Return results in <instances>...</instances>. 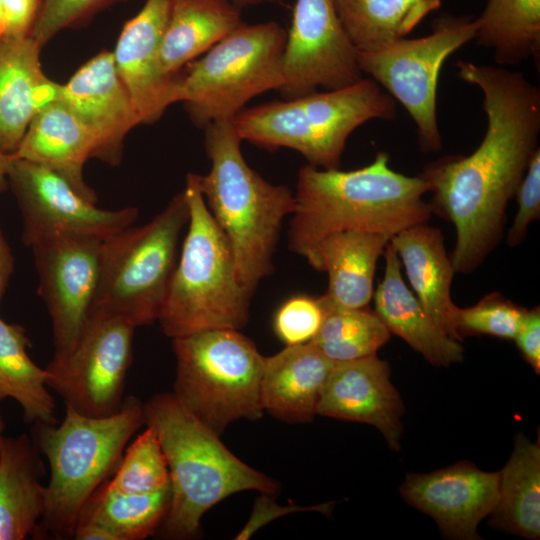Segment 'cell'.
Instances as JSON below:
<instances>
[{"instance_id":"cell-1","label":"cell","mask_w":540,"mask_h":540,"mask_svg":"<svg viewBox=\"0 0 540 540\" xmlns=\"http://www.w3.org/2000/svg\"><path fill=\"white\" fill-rule=\"evenodd\" d=\"M455 66L484 95L486 131L470 155L443 156L419 175L432 193L431 212L454 225L456 273H470L499 243L508 203L539 148L540 88L502 67L463 60Z\"/></svg>"},{"instance_id":"cell-2","label":"cell","mask_w":540,"mask_h":540,"mask_svg":"<svg viewBox=\"0 0 540 540\" xmlns=\"http://www.w3.org/2000/svg\"><path fill=\"white\" fill-rule=\"evenodd\" d=\"M428 183L389 166L380 151L359 169H322L310 164L298 173L289 249L306 257L324 237L341 231H367L392 237L432 214L423 196Z\"/></svg>"},{"instance_id":"cell-3","label":"cell","mask_w":540,"mask_h":540,"mask_svg":"<svg viewBox=\"0 0 540 540\" xmlns=\"http://www.w3.org/2000/svg\"><path fill=\"white\" fill-rule=\"evenodd\" d=\"M144 412L169 469L171 503L157 531L163 538H195L203 515L235 493L278 492L274 479L236 457L172 392L155 394L144 404Z\"/></svg>"},{"instance_id":"cell-4","label":"cell","mask_w":540,"mask_h":540,"mask_svg":"<svg viewBox=\"0 0 540 540\" xmlns=\"http://www.w3.org/2000/svg\"><path fill=\"white\" fill-rule=\"evenodd\" d=\"M205 150L211 161L198 184L215 222L233 253L242 286L255 289L273 271V256L283 219L295 210L294 194L266 181L245 161L242 139L232 120L204 127Z\"/></svg>"},{"instance_id":"cell-5","label":"cell","mask_w":540,"mask_h":540,"mask_svg":"<svg viewBox=\"0 0 540 540\" xmlns=\"http://www.w3.org/2000/svg\"><path fill=\"white\" fill-rule=\"evenodd\" d=\"M145 424L144 403L127 396L108 416L81 414L65 405L57 425L33 424L32 441L45 455L50 478L35 539H73L80 514L95 491L114 473L132 436Z\"/></svg>"},{"instance_id":"cell-6","label":"cell","mask_w":540,"mask_h":540,"mask_svg":"<svg viewBox=\"0 0 540 540\" xmlns=\"http://www.w3.org/2000/svg\"><path fill=\"white\" fill-rule=\"evenodd\" d=\"M188 231L158 321L172 339L212 329L243 328L252 297L238 279L230 245L212 217L197 174L183 190Z\"/></svg>"},{"instance_id":"cell-7","label":"cell","mask_w":540,"mask_h":540,"mask_svg":"<svg viewBox=\"0 0 540 540\" xmlns=\"http://www.w3.org/2000/svg\"><path fill=\"white\" fill-rule=\"evenodd\" d=\"M397 102L374 80L244 108L232 119L242 140L267 149L286 147L308 164L339 169L348 137L373 119L393 120Z\"/></svg>"},{"instance_id":"cell-8","label":"cell","mask_w":540,"mask_h":540,"mask_svg":"<svg viewBox=\"0 0 540 540\" xmlns=\"http://www.w3.org/2000/svg\"><path fill=\"white\" fill-rule=\"evenodd\" d=\"M176 357L173 394L221 436L240 419L257 420L264 408L265 356L236 329H212L172 339Z\"/></svg>"},{"instance_id":"cell-9","label":"cell","mask_w":540,"mask_h":540,"mask_svg":"<svg viewBox=\"0 0 540 540\" xmlns=\"http://www.w3.org/2000/svg\"><path fill=\"white\" fill-rule=\"evenodd\" d=\"M189 220L184 192L151 221L102 240L93 310L118 315L136 328L158 320L178 260V243Z\"/></svg>"},{"instance_id":"cell-10","label":"cell","mask_w":540,"mask_h":540,"mask_svg":"<svg viewBox=\"0 0 540 540\" xmlns=\"http://www.w3.org/2000/svg\"><path fill=\"white\" fill-rule=\"evenodd\" d=\"M286 31L241 23L179 75L174 100L199 127L232 120L252 98L284 85Z\"/></svg>"},{"instance_id":"cell-11","label":"cell","mask_w":540,"mask_h":540,"mask_svg":"<svg viewBox=\"0 0 540 540\" xmlns=\"http://www.w3.org/2000/svg\"><path fill=\"white\" fill-rule=\"evenodd\" d=\"M476 19L445 14L422 37H404L372 51H357L358 65L412 118L423 152H437L443 140L437 119V87L446 59L474 39Z\"/></svg>"},{"instance_id":"cell-12","label":"cell","mask_w":540,"mask_h":540,"mask_svg":"<svg viewBox=\"0 0 540 540\" xmlns=\"http://www.w3.org/2000/svg\"><path fill=\"white\" fill-rule=\"evenodd\" d=\"M135 326L108 312L92 311L74 346L54 355L47 386L75 411L94 417L117 412L133 356Z\"/></svg>"},{"instance_id":"cell-13","label":"cell","mask_w":540,"mask_h":540,"mask_svg":"<svg viewBox=\"0 0 540 540\" xmlns=\"http://www.w3.org/2000/svg\"><path fill=\"white\" fill-rule=\"evenodd\" d=\"M10 157L8 186L22 214L21 239L27 247L57 233L104 239L131 226L138 217L135 207L100 209L54 171Z\"/></svg>"},{"instance_id":"cell-14","label":"cell","mask_w":540,"mask_h":540,"mask_svg":"<svg viewBox=\"0 0 540 540\" xmlns=\"http://www.w3.org/2000/svg\"><path fill=\"white\" fill-rule=\"evenodd\" d=\"M102 240L57 233L34 243L38 294L48 310L54 355L67 353L82 333L94 306Z\"/></svg>"},{"instance_id":"cell-15","label":"cell","mask_w":540,"mask_h":540,"mask_svg":"<svg viewBox=\"0 0 540 540\" xmlns=\"http://www.w3.org/2000/svg\"><path fill=\"white\" fill-rule=\"evenodd\" d=\"M283 70L280 92L286 99L342 88L362 78L357 49L343 28L336 0H295Z\"/></svg>"},{"instance_id":"cell-16","label":"cell","mask_w":540,"mask_h":540,"mask_svg":"<svg viewBox=\"0 0 540 540\" xmlns=\"http://www.w3.org/2000/svg\"><path fill=\"white\" fill-rule=\"evenodd\" d=\"M499 476V471L461 461L430 473H409L399 491L409 505L430 515L444 536L478 540V525L498 500Z\"/></svg>"},{"instance_id":"cell-17","label":"cell","mask_w":540,"mask_h":540,"mask_svg":"<svg viewBox=\"0 0 540 540\" xmlns=\"http://www.w3.org/2000/svg\"><path fill=\"white\" fill-rule=\"evenodd\" d=\"M57 97L92 132L94 157L117 165L128 132L141 124L139 113L116 70L113 53L103 51L82 65Z\"/></svg>"},{"instance_id":"cell-18","label":"cell","mask_w":540,"mask_h":540,"mask_svg":"<svg viewBox=\"0 0 540 540\" xmlns=\"http://www.w3.org/2000/svg\"><path fill=\"white\" fill-rule=\"evenodd\" d=\"M404 405L390 381L386 361L376 354L335 362L318 400L316 414L376 427L392 450H399Z\"/></svg>"},{"instance_id":"cell-19","label":"cell","mask_w":540,"mask_h":540,"mask_svg":"<svg viewBox=\"0 0 540 540\" xmlns=\"http://www.w3.org/2000/svg\"><path fill=\"white\" fill-rule=\"evenodd\" d=\"M172 0H146L126 24L113 53L116 70L125 85L141 122L151 124L175 103L178 76L163 74L160 50Z\"/></svg>"},{"instance_id":"cell-20","label":"cell","mask_w":540,"mask_h":540,"mask_svg":"<svg viewBox=\"0 0 540 540\" xmlns=\"http://www.w3.org/2000/svg\"><path fill=\"white\" fill-rule=\"evenodd\" d=\"M39 44L29 35L0 37V150L11 155L36 112L58 95L41 68Z\"/></svg>"},{"instance_id":"cell-21","label":"cell","mask_w":540,"mask_h":540,"mask_svg":"<svg viewBox=\"0 0 540 540\" xmlns=\"http://www.w3.org/2000/svg\"><path fill=\"white\" fill-rule=\"evenodd\" d=\"M96 147L92 132L56 97L36 112L11 156L54 171L96 203L97 196L83 177L84 164L94 157Z\"/></svg>"},{"instance_id":"cell-22","label":"cell","mask_w":540,"mask_h":540,"mask_svg":"<svg viewBox=\"0 0 540 540\" xmlns=\"http://www.w3.org/2000/svg\"><path fill=\"white\" fill-rule=\"evenodd\" d=\"M385 270L373 293L374 312L390 333L402 338L434 366L462 362L464 348L431 319L401 275V262L389 242L383 252Z\"/></svg>"},{"instance_id":"cell-23","label":"cell","mask_w":540,"mask_h":540,"mask_svg":"<svg viewBox=\"0 0 540 540\" xmlns=\"http://www.w3.org/2000/svg\"><path fill=\"white\" fill-rule=\"evenodd\" d=\"M334 364L311 341L285 346L265 357L261 383L264 411L288 423L312 421Z\"/></svg>"},{"instance_id":"cell-24","label":"cell","mask_w":540,"mask_h":540,"mask_svg":"<svg viewBox=\"0 0 540 540\" xmlns=\"http://www.w3.org/2000/svg\"><path fill=\"white\" fill-rule=\"evenodd\" d=\"M391 237L367 231H341L324 237L305 257L317 271L328 274L325 295L339 305L367 307L379 257Z\"/></svg>"},{"instance_id":"cell-25","label":"cell","mask_w":540,"mask_h":540,"mask_svg":"<svg viewBox=\"0 0 540 540\" xmlns=\"http://www.w3.org/2000/svg\"><path fill=\"white\" fill-rule=\"evenodd\" d=\"M44 474L32 438L0 436V540L33 536L45 509Z\"/></svg>"},{"instance_id":"cell-26","label":"cell","mask_w":540,"mask_h":540,"mask_svg":"<svg viewBox=\"0 0 540 540\" xmlns=\"http://www.w3.org/2000/svg\"><path fill=\"white\" fill-rule=\"evenodd\" d=\"M389 242L405 268L415 296L448 335V315L454 305L451 284L456 271L447 255L441 229L417 224L392 236Z\"/></svg>"},{"instance_id":"cell-27","label":"cell","mask_w":540,"mask_h":540,"mask_svg":"<svg viewBox=\"0 0 540 540\" xmlns=\"http://www.w3.org/2000/svg\"><path fill=\"white\" fill-rule=\"evenodd\" d=\"M240 9L230 0H172L160 50L163 74L178 76L184 65L239 26Z\"/></svg>"},{"instance_id":"cell-28","label":"cell","mask_w":540,"mask_h":540,"mask_svg":"<svg viewBox=\"0 0 540 540\" xmlns=\"http://www.w3.org/2000/svg\"><path fill=\"white\" fill-rule=\"evenodd\" d=\"M498 500L489 524L526 539L540 536V441L523 433L515 438L512 455L499 471Z\"/></svg>"},{"instance_id":"cell-29","label":"cell","mask_w":540,"mask_h":540,"mask_svg":"<svg viewBox=\"0 0 540 540\" xmlns=\"http://www.w3.org/2000/svg\"><path fill=\"white\" fill-rule=\"evenodd\" d=\"M26 329L0 318V402L11 398L26 423H57L55 403L47 386L49 373L30 358Z\"/></svg>"},{"instance_id":"cell-30","label":"cell","mask_w":540,"mask_h":540,"mask_svg":"<svg viewBox=\"0 0 540 540\" xmlns=\"http://www.w3.org/2000/svg\"><path fill=\"white\" fill-rule=\"evenodd\" d=\"M442 0H336L339 18L357 51L407 37Z\"/></svg>"},{"instance_id":"cell-31","label":"cell","mask_w":540,"mask_h":540,"mask_svg":"<svg viewBox=\"0 0 540 540\" xmlns=\"http://www.w3.org/2000/svg\"><path fill=\"white\" fill-rule=\"evenodd\" d=\"M476 21L477 45L492 50L499 67L539 59L540 0H487Z\"/></svg>"},{"instance_id":"cell-32","label":"cell","mask_w":540,"mask_h":540,"mask_svg":"<svg viewBox=\"0 0 540 540\" xmlns=\"http://www.w3.org/2000/svg\"><path fill=\"white\" fill-rule=\"evenodd\" d=\"M170 503V483L146 494H119L99 487L84 506L78 522L97 523L116 540H143L157 533Z\"/></svg>"},{"instance_id":"cell-33","label":"cell","mask_w":540,"mask_h":540,"mask_svg":"<svg viewBox=\"0 0 540 540\" xmlns=\"http://www.w3.org/2000/svg\"><path fill=\"white\" fill-rule=\"evenodd\" d=\"M318 298L323 319L311 342L331 360L343 362L374 355L389 340L391 333L374 311L339 305L325 294Z\"/></svg>"},{"instance_id":"cell-34","label":"cell","mask_w":540,"mask_h":540,"mask_svg":"<svg viewBox=\"0 0 540 540\" xmlns=\"http://www.w3.org/2000/svg\"><path fill=\"white\" fill-rule=\"evenodd\" d=\"M169 483V469L161 443L154 429L147 426L126 446L116 470L100 487L119 494H146Z\"/></svg>"},{"instance_id":"cell-35","label":"cell","mask_w":540,"mask_h":540,"mask_svg":"<svg viewBox=\"0 0 540 540\" xmlns=\"http://www.w3.org/2000/svg\"><path fill=\"white\" fill-rule=\"evenodd\" d=\"M527 311L499 292L485 295L470 307L454 304L448 315V336L459 342L472 335L514 340Z\"/></svg>"},{"instance_id":"cell-36","label":"cell","mask_w":540,"mask_h":540,"mask_svg":"<svg viewBox=\"0 0 540 540\" xmlns=\"http://www.w3.org/2000/svg\"><path fill=\"white\" fill-rule=\"evenodd\" d=\"M323 319L319 298L306 294L294 295L277 309L273 329L286 345H297L312 341Z\"/></svg>"},{"instance_id":"cell-37","label":"cell","mask_w":540,"mask_h":540,"mask_svg":"<svg viewBox=\"0 0 540 540\" xmlns=\"http://www.w3.org/2000/svg\"><path fill=\"white\" fill-rule=\"evenodd\" d=\"M115 1L43 0L30 36L42 47L61 30L90 17Z\"/></svg>"},{"instance_id":"cell-38","label":"cell","mask_w":540,"mask_h":540,"mask_svg":"<svg viewBox=\"0 0 540 540\" xmlns=\"http://www.w3.org/2000/svg\"><path fill=\"white\" fill-rule=\"evenodd\" d=\"M515 197L518 209L507 234L510 247L522 243L531 222L540 217V148L534 153Z\"/></svg>"},{"instance_id":"cell-39","label":"cell","mask_w":540,"mask_h":540,"mask_svg":"<svg viewBox=\"0 0 540 540\" xmlns=\"http://www.w3.org/2000/svg\"><path fill=\"white\" fill-rule=\"evenodd\" d=\"M271 496L272 494L262 493V495L255 500L251 516L241 531L236 535V540L249 539L260 528L282 516L303 511H316L328 514L332 507L331 503L305 507L298 505L282 506L277 504Z\"/></svg>"},{"instance_id":"cell-40","label":"cell","mask_w":540,"mask_h":540,"mask_svg":"<svg viewBox=\"0 0 540 540\" xmlns=\"http://www.w3.org/2000/svg\"><path fill=\"white\" fill-rule=\"evenodd\" d=\"M43 0H3L5 33L10 37L29 36Z\"/></svg>"},{"instance_id":"cell-41","label":"cell","mask_w":540,"mask_h":540,"mask_svg":"<svg viewBox=\"0 0 540 540\" xmlns=\"http://www.w3.org/2000/svg\"><path fill=\"white\" fill-rule=\"evenodd\" d=\"M524 360L540 373V308L527 311L524 322L514 338Z\"/></svg>"},{"instance_id":"cell-42","label":"cell","mask_w":540,"mask_h":540,"mask_svg":"<svg viewBox=\"0 0 540 540\" xmlns=\"http://www.w3.org/2000/svg\"><path fill=\"white\" fill-rule=\"evenodd\" d=\"M13 270V254L0 228V300L5 293Z\"/></svg>"},{"instance_id":"cell-43","label":"cell","mask_w":540,"mask_h":540,"mask_svg":"<svg viewBox=\"0 0 540 540\" xmlns=\"http://www.w3.org/2000/svg\"><path fill=\"white\" fill-rule=\"evenodd\" d=\"M10 158V155L0 150V194L8 187L7 172Z\"/></svg>"},{"instance_id":"cell-44","label":"cell","mask_w":540,"mask_h":540,"mask_svg":"<svg viewBox=\"0 0 540 540\" xmlns=\"http://www.w3.org/2000/svg\"><path fill=\"white\" fill-rule=\"evenodd\" d=\"M233 4H235L237 7L241 8L243 6L248 5H257L261 3H273L280 0H230Z\"/></svg>"},{"instance_id":"cell-45","label":"cell","mask_w":540,"mask_h":540,"mask_svg":"<svg viewBox=\"0 0 540 540\" xmlns=\"http://www.w3.org/2000/svg\"><path fill=\"white\" fill-rule=\"evenodd\" d=\"M5 33V15H4V3L0 0V37Z\"/></svg>"},{"instance_id":"cell-46","label":"cell","mask_w":540,"mask_h":540,"mask_svg":"<svg viewBox=\"0 0 540 540\" xmlns=\"http://www.w3.org/2000/svg\"><path fill=\"white\" fill-rule=\"evenodd\" d=\"M4 426H5L4 421H3L2 417H1V414H0V436L2 435V432L4 430Z\"/></svg>"}]
</instances>
